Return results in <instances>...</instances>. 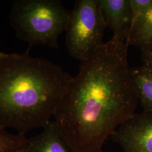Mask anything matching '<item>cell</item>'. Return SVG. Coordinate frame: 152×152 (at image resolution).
I'll return each mask as SVG.
<instances>
[{
	"mask_svg": "<svg viewBox=\"0 0 152 152\" xmlns=\"http://www.w3.org/2000/svg\"><path fill=\"white\" fill-rule=\"evenodd\" d=\"M129 45L104 42L80 69L53 117L72 152H100L106 140L135 113L137 92L128 61Z\"/></svg>",
	"mask_w": 152,
	"mask_h": 152,
	"instance_id": "1",
	"label": "cell"
},
{
	"mask_svg": "<svg viewBox=\"0 0 152 152\" xmlns=\"http://www.w3.org/2000/svg\"><path fill=\"white\" fill-rule=\"evenodd\" d=\"M73 77L50 60L28 52L0 60V126L25 135L53 118Z\"/></svg>",
	"mask_w": 152,
	"mask_h": 152,
	"instance_id": "2",
	"label": "cell"
},
{
	"mask_svg": "<svg viewBox=\"0 0 152 152\" xmlns=\"http://www.w3.org/2000/svg\"><path fill=\"white\" fill-rule=\"evenodd\" d=\"M70 11L59 0H16L10 22L18 39L34 45L58 49V39L66 31Z\"/></svg>",
	"mask_w": 152,
	"mask_h": 152,
	"instance_id": "3",
	"label": "cell"
},
{
	"mask_svg": "<svg viewBox=\"0 0 152 152\" xmlns=\"http://www.w3.org/2000/svg\"><path fill=\"white\" fill-rule=\"evenodd\" d=\"M106 27L100 0L76 1L65 31V44L71 57L81 62L91 57L104 43Z\"/></svg>",
	"mask_w": 152,
	"mask_h": 152,
	"instance_id": "4",
	"label": "cell"
},
{
	"mask_svg": "<svg viewBox=\"0 0 152 152\" xmlns=\"http://www.w3.org/2000/svg\"><path fill=\"white\" fill-rule=\"evenodd\" d=\"M110 137L124 152H152V112L135 113L125 120Z\"/></svg>",
	"mask_w": 152,
	"mask_h": 152,
	"instance_id": "5",
	"label": "cell"
},
{
	"mask_svg": "<svg viewBox=\"0 0 152 152\" xmlns=\"http://www.w3.org/2000/svg\"><path fill=\"white\" fill-rule=\"evenodd\" d=\"M100 3L107 27L113 33V38L126 42L132 23L130 0H100Z\"/></svg>",
	"mask_w": 152,
	"mask_h": 152,
	"instance_id": "6",
	"label": "cell"
},
{
	"mask_svg": "<svg viewBox=\"0 0 152 152\" xmlns=\"http://www.w3.org/2000/svg\"><path fill=\"white\" fill-rule=\"evenodd\" d=\"M24 152H72L56 130L53 121L43 127L37 135L29 139L27 149Z\"/></svg>",
	"mask_w": 152,
	"mask_h": 152,
	"instance_id": "7",
	"label": "cell"
},
{
	"mask_svg": "<svg viewBox=\"0 0 152 152\" xmlns=\"http://www.w3.org/2000/svg\"><path fill=\"white\" fill-rule=\"evenodd\" d=\"M130 75L139 104L144 111L152 112V64L144 63L141 66L130 68Z\"/></svg>",
	"mask_w": 152,
	"mask_h": 152,
	"instance_id": "8",
	"label": "cell"
},
{
	"mask_svg": "<svg viewBox=\"0 0 152 152\" xmlns=\"http://www.w3.org/2000/svg\"><path fill=\"white\" fill-rule=\"evenodd\" d=\"M129 46L140 50L149 49L152 44V5L134 19L126 39Z\"/></svg>",
	"mask_w": 152,
	"mask_h": 152,
	"instance_id": "9",
	"label": "cell"
},
{
	"mask_svg": "<svg viewBox=\"0 0 152 152\" xmlns=\"http://www.w3.org/2000/svg\"><path fill=\"white\" fill-rule=\"evenodd\" d=\"M28 142L26 135L12 134L0 126V152H24Z\"/></svg>",
	"mask_w": 152,
	"mask_h": 152,
	"instance_id": "10",
	"label": "cell"
},
{
	"mask_svg": "<svg viewBox=\"0 0 152 152\" xmlns=\"http://www.w3.org/2000/svg\"><path fill=\"white\" fill-rule=\"evenodd\" d=\"M132 22L152 5V0H130Z\"/></svg>",
	"mask_w": 152,
	"mask_h": 152,
	"instance_id": "11",
	"label": "cell"
},
{
	"mask_svg": "<svg viewBox=\"0 0 152 152\" xmlns=\"http://www.w3.org/2000/svg\"><path fill=\"white\" fill-rule=\"evenodd\" d=\"M141 58L144 63L152 64V50H141Z\"/></svg>",
	"mask_w": 152,
	"mask_h": 152,
	"instance_id": "12",
	"label": "cell"
},
{
	"mask_svg": "<svg viewBox=\"0 0 152 152\" xmlns=\"http://www.w3.org/2000/svg\"><path fill=\"white\" fill-rule=\"evenodd\" d=\"M6 53H3L2 51H1L0 50V60L5 55Z\"/></svg>",
	"mask_w": 152,
	"mask_h": 152,
	"instance_id": "13",
	"label": "cell"
},
{
	"mask_svg": "<svg viewBox=\"0 0 152 152\" xmlns=\"http://www.w3.org/2000/svg\"><path fill=\"white\" fill-rule=\"evenodd\" d=\"M151 49V50H152V45H151V48H150L149 49Z\"/></svg>",
	"mask_w": 152,
	"mask_h": 152,
	"instance_id": "14",
	"label": "cell"
},
{
	"mask_svg": "<svg viewBox=\"0 0 152 152\" xmlns=\"http://www.w3.org/2000/svg\"><path fill=\"white\" fill-rule=\"evenodd\" d=\"M103 152V151H101V152Z\"/></svg>",
	"mask_w": 152,
	"mask_h": 152,
	"instance_id": "15",
	"label": "cell"
}]
</instances>
